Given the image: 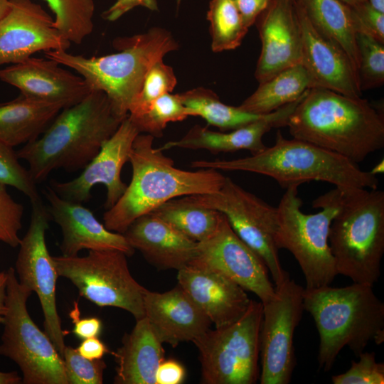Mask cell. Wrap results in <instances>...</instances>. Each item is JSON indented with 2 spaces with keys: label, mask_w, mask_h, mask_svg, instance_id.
<instances>
[{
  "label": "cell",
  "mask_w": 384,
  "mask_h": 384,
  "mask_svg": "<svg viewBox=\"0 0 384 384\" xmlns=\"http://www.w3.org/2000/svg\"><path fill=\"white\" fill-rule=\"evenodd\" d=\"M304 309L314 320L319 335V368L330 370L340 351L348 347L356 356L373 341H384V303L373 287L353 283L303 290Z\"/></svg>",
  "instance_id": "4"
},
{
  "label": "cell",
  "mask_w": 384,
  "mask_h": 384,
  "mask_svg": "<svg viewBox=\"0 0 384 384\" xmlns=\"http://www.w3.org/2000/svg\"><path fill=\"white\" fill-rule=\"evenodd\" d=\"M293 138L308 142L358 164L384 146L383 112L361 97L309 89L290 114Z\"/></svg>",
  "instance_id": "1"
},
{
  "label": "cell",
  "mask_w": 384,
  "mask_h": 384,
  "mask_svg": "<svg viewBox=\"0 0 384 384\" xmlns=\"http://www.w3.org/2000/svg\"><path fill=\"white\" fill-rule=\"evenodd\" d=\"M22 383V378L16 371H0V384H19Z\"/></svg>",
  "instance_id": "48"
},
{
  "label": "cell",
  "mask_w": 384,
  "mask_h": 384,
  "mask_svg": "<svg viewBox=\"0 0 384 384\" xmlns=\"http://www.w3.org/2000/svg\"><path fill=\"white\" fill-rule=\"evenodd\" d=\"M244 25L249 28L267 8L271 0H233Z\"/></svg>",
  "instance_id": "45"
},
{
  "label": "cell",
  "mask_w": 384,
  "mask_h": 384,
  "mask_svg": "<svg viewBox=\"0 0 384 384\" xmlns=\"http://www.w3.org/2000/svg\"><path fill=\"white\" fill-rule=\"evenodd\" d=\"M188 117V110L181 101L178 94L167 92L159 97L142 115L129 117L140 133L161 137L168 123L182 121Z\"/></svg>",
  "instance_id": "34"
},
{
  "label": "cell",
  "mask_w": 384,
  "mask_h": 384,
  "mask_svg": "<svg viewBox=\"0 0 384 384\" xmlns=\"http://www.w3.org/2000/svg\"><path fill=\"white\" fill-rule=\"evenodd\" d=\"M356 33L368 35L384 43V14L374 9L367 1L351 6Z\"/></svg>",
  "instance_id": "41"
},
{
  "label": "cell",
  "mask_w": 384,
  "mask_h": 384,
  "mask_svg": "<svg viewBox=\"0 0 384 384\" xmlns=\"http://www.w3.org/2000/svg\"><path fill=\"white\" fill-rule=\"evenodd\" d=\"M186 376L184 367L175 360L163 361L156 373V384H180Z\"/></svg>",
  "instance_id": "44"
},
{
  "label": "cell",
  "mask_w": 384,
  "mask_h": 384,
  "mask_svg": "<svg viewBox=\"0 0 384 384\" xmlns=\"http://www.w3.org/2000/svg\"><path fill=\"white\" fill-rule=\"evenodd\" d=\"M69 316L74 324L73 334L80 338L98 337L102 331V321L97 317L80 318L78 302H74Z\"/></svg>",
  "instance_id": "42"
},
{
  "label": "cell",
  "mask_w": 384,
  "mask_h": 384,
  "mask_svg": "<svg viewBox=\"0 0 384 384\" xmlns=\"http://www.w3.org/2000/svg\"><path fill=\"white\" fill-rule=\"evenodd\" d=\"M289 1H293V2H294V1H295V0H289Z\"/></svg>",
  "instance_id": "53"
},
{
  "label": "cell",
  "mask_w": 384,
  "mask_h": 384,
  "mask_svg": "<svg viewBox=\"0 0 384 384\" xmlns=\"http://www.w3.org/2000/svg\"><path fill=\"white\" fill-rule=\"evenodd\" d=\"M384 171V164H383V160L382 161H380V163H378L377 165H375L373 169L370 171V172L374 174V175H377L378 174H381V173H383Z\"/></svg>",
  "instance_id": "51"
},
{
  "label": "cell",
  "mask_w": 384,
  "mask_h": 384,
  "mask_svg": "<svg viewBox=\"0 0 384 384\" xmlns=\"http://www.w3.org/2000/svg\"><path fill=\"white\" fill-rule=\"evenodd\" d=\"M129 244L159 269L179 270L190 265L197 242L153 213L137 218L123 233Z\"/></svg>",
  "instance_id": "25"
},
{
  "label": "cell",
  "mask_w": 384,
  "mask_h": 384,
  "mask_svg": "<svg viewBox=\"0 0 384 384\" xmlns=\"http://www.w3.org/2000/svg\"><path fill=\"white\" fill-rule=\"evenodd\" d=\"M304 95L256 121L228 132H214L196 125L181 139L168 142L159 149L163 151L172 148L206 149L214 154L245 149L252 154L259 153L266 148L262 140L264 135L273 128L287 126L290 114Z\"/></svg>",
  "instance_id": "24"
},
{
  "label": "cell",
  "mask_w": 384,
  "mask_h": 384,
  "mask_svg": "<svg viewBox=\"0 0 384 384\" xmlns=\"http://www.w3.org/2000/svg\"><path fill=\"white\" fill-rule=\"evenodd\" d=\"M113 46L119 52L100 57L87 58L66 50L44 54L79 73L90 91L105 92L115 112L125 118L151 67L178 49V44L169 31L154 27L144 33L117 38Z\"/></svg>",
  "instance_id": "7"
},
{
  "label": "cell",
  "mask_w": 384,
  "mask_h": 384,
  "mask_svg": "<svg viewBox=\"0 0 384 384\" xmlns=\"http://www.w3.org/2000/svg\"><path fill=\"white\" fill-rule=\"evenodd\" d=\"M10 9L0 20V67L18 63L36 52L68 50L70 43L54 19L31 0H9Z\"/></svg>",
  "instance_id": "17"
},
{
  "label": "cell",
  "mask_w": 384,
  "mask_h": 384,
  "mask_svg": "<svg viewBox=\"0 0 384 384\" xmlns=\"http://www.w3.org/2000/svg\"><path fill=\"white\" fill-rule=\"evenodd\" d=\"M367 1L374 9L384 14V0H367Z\"/></svg>",
  "instance_id": "49"
},
{
  "label": "cell",
  "mask_w": 384,
  "mask_h": 384,
  "mask_svg": "<svg viewBox=\"0 0 384 384\" xmlns=\"http://www.w3.org/2000/svg\"><path fill=\"white\" fill-rule=\"evenodd\" d=\"M312 87L309 73L299 63L259 83L257 90L238 107L255 114H267L297 101Z\"/></svg>",
  "instance_id": "29"
},
{
  "label": "cell",
  "mask_w": 384,
  "mask_h": 384,
  "mask_svg": "<svg viewBox=\"0 0 384 384\" xmlns=\"http://www.w3.org/2000/svg\"><path fill=\"white\" fill-rule=\"evenodd\" d=\"M6 186L0 183V241L16 247L21 241L23 207L11 198Z\"/></svg>",
  "instance_id": "40"
},
{
  "label": "cell",
  "mask_w": 384,
  "mask_h": 384,
  "mask_svg": "<svg viewBox=\"0 0 384 384\" xmlns=\"http://www.w3.org/2000/svg\"><path fill=\"white\" fill-rule=\"evenodd\" d=\"M6 272H0V324H3L6 311Z\"/></svg>",
  "instance_id": "47"
},
{
  "label": "cell",
  "mask_w": 384,
  "mask_h": 384,
  "mask_svg": "<svg viewBox=\"0 0 384 384\" xmlns=\"http://www.w3.org/2000/svg\"><path fill=\"white\" fill-rule=\"evenodd\" d=\"M359 54L358 83L361 91L378 88L384 83V43L374 38L356 33Z\"/></svg>",
  "instance_id": "36"
},
{
  "label": "cell",
  "mask_w": 384,
  "mask_h": 384,
  "mask_svg": "<svg viewBox=\"0 0 384 384\" xmlns=\"http://www.w3.org/2000/svg\"><path fill=\"white\" fill-rule=\"evenodd\" d=\"M48 203L46 207L50 220L60 228L62 255L77 256L82 250H118L131 256L134 249L123 234L109 230L94 214L80 203L65 200L49 186L43 191Z\"/></svg>",
  "instance_id": "20"
},
{
  "label": "cell",
  "mask_w": 384,
  "mask_h": 384,
  "mask_svg": "<svg viewBox=\"0 0 384 384\" xmlns=\"http://www.w3.org/2000/svg\"><path fill=\"white\" fill-rule=\"evenodd\" d=\"M211 49L218 53L240 46L248 28L233 0H210L207 12Z\"/></svg>",
  "instance_id": "32"
},
{
  "label": "cell",
  "mask_w": 384,
  "mask_h": 384,
  "mask_svg": "<svg viewBox=\"0 0 384 384\" xmlns=\"http://www.w3.org/2000/svg\"><path fill=\"white\" fill-rule=\"evenodd\" d=\"M177 280L215 328L238 321L251 301L240 285L201 266L190 264L178 270Z\"/></svg>",
  "instance_id": "22"
},
{
  "label": "cell",
  "mask_w": 384,
  "mask_h": 384,
  "mask_svg": "<svg viewBox=\"0 0 384 384\" xmlns=\"http://www.w3.org/2000/svg\"><path fill=\"white\" fill-rule=\"evenodd\" d=\"M31 221L19 243L15 272L18 282L37 294L44 318V332L63 357L65 336L68 331L63 330L57 310L55 291L58 274L46 242L50 218L42 201L31 203Z\"/></svg>",
  "instance_id": "13"
},
{
  "label": "cell",
  "mask_w": 384,
  "mask_h": 384,
  "mask_svg": "<svg viewBox=\"0 0 384 384\" xmlns=\"http://www.w3.org/2000/svg\"><path fill=\"white\" fill-rule=\"evenodd\" d=\"M294 8L302 35L300 63L309 73L314 87L361 97L358 73L346 53L314 26L296 0Z\"/></svg>",
  "instance_id": "18"
},
{
  "label": "cell",
  "mask_w": 384,
  "mask_h": 384,
  "mask_svg": "<svg viewBox=\"0 0 384 384\" xmlns=\"http://www.w3.org/2000/svg\"><path fill=\"white\" fill-rule=\"evenodd\" d=\"M176 83L173 68L163 59L157 60L146 73L139 94L132 102L129 117L135 118L144 114L159 97L172 92Z\"/></svg>",
  "instance_id": "35"
},
{
  "label": "cell",
  "mask_w": 384,
  "mask_h": 384,
  "mask_svg": "<svg viewBox=\"0 0 384 384\" xmlns=\"http://www.w3.org/2000/svg\"><path fill=\"white\" fill-rule=\"evenodd\" d=\"M154 137L139 133L129 154L132 180L120 198L103 215L109 230L123 234L139 217L176 198L211 193L223 186L225 176L213 169L186 171L154 147Z\"/></svg>",
  "instance_id": "3"
},
{
  "label": "cell",
  "mask_w": 384,
  "mask_h": 384,
  "mask_svg": "<svg viewBox=\"0 0 384 384\" xmlns=\"http://www.w3.org/2000/svg\"><path fill=\"white\" fill-rule=\"evenodd\" d=\"M298 187L286 189L277 208L278 225L274 241L277 247L289 251L304 275L306 289L330 284L338 272L329 244L331 223L338 208L323 195L312 202L321 209L313 214L304 213Z\"/></svg>",
  "instance_id": "8"
},
{
  "label": "cell",
  "mask_w": 384,
  "mask_h": 384,
  "mask_svg": "<svg viewBox=\"0 0 384 384\" xmlns=\"http://www.w3.org/2000/svg\"><path fill=\"white\" fill-rule=\"evenodd\" d=\"M296 1L314 26L343 49L358 73L359 54L351 6L341 0Z\"/></svg>",
  "instance_id": "28"
},
{
  "label": "cell",
  "mask_w": 384,
  "mask_h": 384,
  "mask_svg": "<svg viewBox=\"0 0 384 384\" xmlns=\"http://www.w3.org/2000/svg\"><path fill=\"white\" fill-rule=\"evenodd\" d=\"M6 272L7 309L0 356L17 364L23 384H68L63 358L28 311L27 300L32 292L18 282L14 268Z\"/></svg>",
  "instance_id": "9"
},
{
  "label": "cell",
  "mask_w": 384,
  "mask_h": 384,
  "mask_svg": "<svg viewBox=\"0 0 384 384\" xmlns=\"http://www.w3.org/2000/svg\"><path fill=\"white\" fill-rule=\"evenodd\" d=\"M190 264L221 274L256 294L262 304L275 297V287L270 280L267 266L236 235L224 215L216 231L197 242L196 254Z\"/></svg>",
  "instance_id": "15"
},
{
  "label": "cell",
  "mask_w": 384,
  "mask_h": 384,
  "mask_svg": "<svg viewBox=\"0 0 384 384\" xmlns=\"http://www.w3.org/2000/svg\"><path fill=\"white\" fill-rule=\"evenodd\" d=\"M60 65L48 58L30 57L0 68V80L18 88L24 97L61 103L67 107L81 101L91 91L81 76Z\"/></svg>",
  "instance_id": "21"
},
{
  "label": "cell",
  "mask_w": 384,
  "mask_h": 384,
  "mask_svg": "<svg viewBox=\"0 0 384 384\" xmlns=\"http://www.w3.org/2000/svg\"><path fill=\"white\" fill-rule=\"evenodd\" d=\"M18 159L13 147L0 141V183L16 188L30 199L31 203L42 201L37 183Z\"/></svg>",
  "instance_id": "37"
},
{
  "label": "cell",
  "mask_w": 384,
  "mask_h": 384,
  "mask_svg": "<svg viewBox=\"0 0 384 384\" xmlns=\"http://www.w3.org/2000/svg\"><path fill=\"white\" fill-rule=\"evenodd\" d=\"M162 344L145 316L136 320L122 346L112 353L117 363L114 383L156 384L157 368L164 360Z\"/></svg>",
  "instance_id": "26"
},
{
  "label": "cell",
  "mask_w": 384,
  "mask_h": 384,
  "mask_svg": "<svg viewBox=\"0 0 384 384\" xmlns=\"http://www.w3.org/2000/svg\"><path fill=\"white\" fill-rule=\"evenodd\" d=\"M139 133L127 115L79 176L65 182L52 180L50 186L61 198L82 203L90 200L94 186L103 184L107 189L105 208L110 209L127 188L121 179V171L129 161L133 142Z\"/></svg>",
  "instance_id": "16"
},
{
  "label": "cell",
  "mask_w": 384,
  "mask_h": 384,
  "mask_svg": "<svg viewBox=\"0 0 384 384\" xmlns=\"http://www.w3.org/2000/svg\"><path fill=\"white\" fill-rule=\"evenodd\" d=\"M178 95L188 108L189 116H199L223 132L240 128L265 115L249 113L238 107L226 105L213 90L205 87L193 88Z\"/></svg>",
  "instance_id": "31"
},
{
  "label": "cell",
  "mask_w": 384,
  "mask_h": 384,
  "mask_svg": "<svg viewBox=\"0 0 384 384\" xmlns=\"http://www.w3.org/2000/svg\"><path fill=\"white\" fill-rule=\"evenodd\" d=\"M144 6L151 11L158 10L156 0H117L102 16L105 20L114 21L137 6Z\"/></svg>",
  "instance_id": "43"
},
{
  "label": "cell",
  "mask_w": 384,
  "mask_h": 384,
  "mask_svg": "<svg viewBox=\"0 0 384 384\" xmlns=\"http://www.w3.org/2000/svg\"><path fill=\"white\" fill-rule=\"evenodd\" d=\"M263 305L251 299L235 322L209 329L192 342L199 352L203 384H254L260 378Z\"/></svg>",
  "instance_id": "10"
},
{
  "label": "cell",
  "mask_w": 384,
  "mask_h": 384,
  "mask_svg": "<svg viewBox=\"0 0 384 384\" xmlns=\"http://www.w3.org/2000/svg\"><path fill=\"white\" fill-rule=\"evenodd\" d=\"M124 119L115 112L105 92L91 91L81 101L63 108L41 137L26 144L16 154L27 161L33 181L38 183L58 169H84Z\"/></svg>",
  "instance_id": "2"
},
{
  "label": "cell",
  "mask_w": 384,
  "mask_h": 384,
  "mask_svg": "<svg viewBox=\"0 0 384 384\" xmlns=\"http://www.w3.org/2000/svg\"><path fill=\"white\" fill-rule=\"evenodd\" d=\"M63 359L68 384H102L107 367L101 359L90 360L82 356L77 348L65 346Z\"/></svg>",
  "instance_id": "38"
},
{
  "label": "cell",
  "mask_w": 384,
  "mask_h": 384,
  "mask_svg": "<svg viewBox=\"0 0 384 384\" xmlns=\"http://www.w3.org/2000/svg\"><path fill=\"white\" fill-rule=\"evenodd\" d=\"M58 276L70 280L80 297L95 304L120 308L136 320L144 316L146 288L132 276L127 255L118 250H89L85 257H53Z\"/></svg>",
  "instance_id": "11"
},
{
  "label": "cell",
  "mask_w": 384,
  "mask_h": 384,
  "mask_svg": "<svg viewBox=\"0 0 384 384\" xmlns=\"http://www.w3.org/2000/svg\"><path fill=\"white\" fill-rule=\"evenodd\" d=\"M144 310L158 339L174 348L180 343L193 341L212 324L178 284L163 293L146 289Z\"/></svg>",
  "instance_id": "23"
},
{
  "label": "cell",
  "mask_w": 384,
  "mask_h": 384,
  "mask_svg": "<svg viewBox=\"0 0 384 384\" xmlns=\"http://www.w3.org/2000/svg\"><path fill=\"white\" fill-rule=\"evenodd\" d=\"M341 1L351 6H353L356 4H361L367 0H341Z\"/></svg>",
  "instance_id": "52"
},
{
  "label": "cell",
  "mask_w": 384,
  "mask_h": 384,
  "mask_svg": "<svg viewBox=\"0 0 384 384\" xmlns=\"http://www.w3.org/2000/svg\"><path fill=\"white\" fill-rule=\"evenodd\" d=\"M9 9V0H0V20L8 13Z\"/></svg>",
  "instance_id": "50"
},
{
  "label": "cell",
  "mask_w": 384,
  "mask_h": 384,
  "mask_svg": "<svg viewBox=\"0 0 384 384\" xmlns=\"http://www.w3.org/2000/svg\"><path fill=\"white\" fill-rule=\"evenodd\" d=\"M255 23L262 46L255 77L260 83L301 63L302 35L289 0H271Z\"/></svg>",
  "instance_id": "19"
},
{
  "label": "cell",
  "mask_w": 384,
  "mask_h": 384,
  "mask_svg": "<svg viewBox=\"0 0 384 384\" xmlns=\"http://www.w3.org/2000/svg\"><path fill=\"white\" fill-rule=\"evenodd\" d=\"M304 288L290 277L275 287V297L262 304L260 328L261 384H288L296 366L295 329L304 309Z\"/></svg>",
  "instance_id": "14"
},
{
  "label": "cell",
  "mask_w": 384,
  "mask_h": 384,
  "mask_svg": "<svg viewBox=\"0 0 384 384\" xmlns=\"http://www.w3.org/2000/svg\"><path fill=\"white\" fill-rule=\"evenodd\" d=\"M151 213L196 242L210 238L223 217L218 210L193 204L183 197L170 200Z\"/></svg>",
  "instance_id": "30"
},
{
  "label": "cell",
  "mask_w": 384,
  "mask_h": 384,
  "mask_svg": "<svg viewBox=\"0 0 384 384\" xmlns=\"http://www.w3.org/2000/svg\"><path fill=\"white\" fill-rule=\"evenodd\" d=\"M55 15L54 22L70 43L80 44L93 31V0H44Z\"/></svg>",
  "instance_id": "33"
},
{
  "label": "cell",
  "mask_w": 384,
  "mask_h": 384,
  "mask_svg": "<svg viewBox=\"0 0 384 384\" xmlns=\"http://www.w3.org/2000/svg\"><path fill=\"white\" fill-rule=\"evenodd\" d=\"M65 107L61 103L36 100L22 95L0 103V141L11 147L34 141Z\"/></svg>",
  "instance_id": "27"
},
{
  "label": "cell",
  "mask_w": 384,
  "mask_h": 384,
  "mask_svg": "<svg viewBox=\"0 0 384 384\" xmlns=\"http://www.w3.org/2000/svg\"><path fill=\"white\" fill-rule=\"evenodd\" d=\"M194 169L242 171L274 179L283 188L311 181L327 182L338 188L377 189L378 179L358 164L315 144L283 137L277 132L274 145L250 156L232 160L193 161Z\"/></svg>",
  "instance_id": "5"
},
{
  "label": "cell",
  "mask_w": 384,
  "mask_h": 384,
  "mask_svg": "<svg viewBox=\"0 0 384 384\" xmlns=\"http://www.w3.org/2000/svg\"><path fill=\"white\" fill-rule=\"evenodd\" d=\"M189 203L223 214L236 235L264 262L274 286L289 277L282 267L274 237L278 225L277 208L225 177L221 188L211 193L183 196Z\"/></svg>",
  "instance_id": "12"
},
{
  "label": "cell",
  "mask_w": 384,
  "mask_h": 384,
  "mask_svg": "<svg viewBox=\"0 0 384 384\" xmlns=\"http://www.w3.org/2000/svg\"><path fill=\"white\" fill-rule=\"evenodd\" d=\"M77 351L82 356L90 360L101 359L109 352L106 345L97 337L83 339Z\"/></svg>",
  "instance_id": "46"
},
{
  "label": "cell",
  "mask_w": 384,
  "mask_h": 384,
  "mask_svg": "<svg viewBox=\"0 0 384 384\" xmlns=\"http://www.w3.org/2000/svg\"><path fill=\"white\" fill-rule=\"evenodd\" d=\"M359 361H351L345 373L331 377L334 384H383L384 363L376 361L375 352L363 351Z\"/></svg>",
  "instance_id": "39"
},
{
  "label": "cell",
  "mask_w": 384,
  "mask_h": 384,
  "mask_svg": "<svg viewBox=\"0 0 384 384\" xmlns=\"http://www.w3.org/2000/svg\"><path fill=\"white\" fill-rule=\"evenodd\" d=\"M323 196L338 208L329 234L338 274L373 287L384 253V192L336 187Z\"/></svg>",
  "instance_id": "6"
}]
</instances>
